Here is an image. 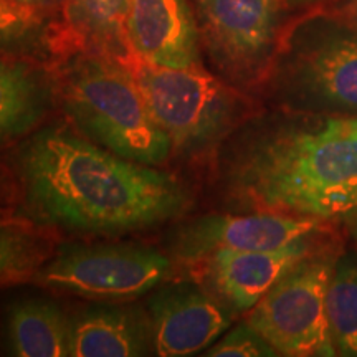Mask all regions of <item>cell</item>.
<instances>
[{
	"mask_svg": "<svg viewBox=\"0 0 357 357\" xmlns=\"http://www.w3.org/2000/svg\"><path fill=\"white\" fill-rule=\"evenodd\" d=\"M17 166L33 212L84 234L149 229L182 215L190 204L172 174L124 159L66 128L35 132Z\"/></svg>",
	"mask_w": 357,
	"mask_h": 357,
	"instance_id": "6da1fadb",
	"label": "cell"
},
{
	"mask_svg": "<svg viewBox=\"0 0 357 357\" xmlns=\"http://www.w3.org/2000/svg\"><path fill=\"white\" fill-rule=\"evenodd\" d=\"M255 211L349 220L357 213V118L310 114L253 137L231 169Z\"/></svg>",
	"mask_w": 357,
	"mask_h": 357,
	"instance_id": "7a4b0ae2",
	"label": "cell"
},
{
	"mask_svg": "<svg viewBox=\"0 0 357 357\" xmlns=\"http://www.w3.org/2000/svg\"><path fill=\"white\" fill-rule=\"evenodd\" d=\"M61 93L71 119L111 153L155 166L174 149L121 58L78 52L65 70Z\"/></svg>",
	"mask_w": 357,
	"mask_h": 357,
	"instance_id": "3957f363",
	"label": "cell"
},
{
	"mask_svg": "<svg viewBox=\"0 0 357 357\" xmlns=\"http://www.w3.org/2000/svg\"><path fill=\"white\" fill-rule=\"evenodd\" d=\"M280 77L294 109L357 118V25L344 15L303 22L288 40Z\"/></svg>",
	"mask_w": 357,
	"mask_h": 357,
	"instance_id": "277c9868",
	"label": "cell"
},
{
	"mask_svg": "<svg viewBox=\"0 0 357 357\" xmlns=\"http://www.w3.org/2000/svg\"><path fill=\"white\" fill-rule=\"evenodd\" d=\"M121 60L174 149H204L229 132L238 119L236 93L200 65L169 68L147 63L132 53Z\"/></svg>",
	"mask_w": 357,
	"mask_h": 357,
	"instance_id": "5b68a950",
	"label": "cell"
},
{
	"mask_svg": "<svg viewBox=\"0 0 357 357\" xmlns=\"http://www.w3.org/2000/svg\"><path fill=\"white\" fill-rule=\"evenodd\" d=\"M336 263L337 252L326 243L291 268L250 310L247 323L278 356H336L326 312Z\"/></svg>",
	"mask_w": 357,
	"mask_h": 357,
	"instance_id": "8992f818",
	"label": "cell"
},
{
	"mask_svg": "<svg viewBox=\"0 0 357 357\" xmlns=\"http://www.w3.org/2000/svg\"><path fill=\"white\" fill-rule=\"evenodd\" d=\"M171 273V258L158 250L100 245L65 248L40 268L33 280L95 300H129L154 289Z\"/></svg>",
	"mask_w": 357,
	"mask_h": 357,
	"instance_id": "52a82bcc",
	"label": "cell"
},
{
	"mask_svg": "<svg viewBox=\"0 0 357 357\" xmlns=\"http://www.w3.org/2000/svg\"><path fill=\"white\" fill-rule=\"evenodd\" d=\"M283 0H199L208 48L227 70L247 75L270 58L280 30Z\"/></svg>",
	"mask_w": 357,
	"mask_h": 357,
	"instance_id": "ba28073f",
	"label": "cell"
},
{
	"mask_svg": "<svg viewBox=\"0 0 357 357\" xmlns=\"http://www.w3.org/2000/svg\"><path fill=\"white\" fill-rule=\"evenodd\" d=\"M333 223L316 218L257 211L245 215L213 213L182 230L177 252L184 260L199 261L218 248L278 250L329 234Z\"/></svg>",
	"mask_w": 357,
	"mask_h": 357,
	"instance_id": "9c48e42d",
	"label": "cell"
},
{
	"mask_svg": "<svg viewBox=\"0 0 357 357\" xmlns=\"http://www.w3.org/2000/svg\"><path fill=\"white\" fill-rule=\"evenodd\" d=\"M149 307L155 354L164 357L192 356L208 349L234 321L229 306L195 284L162 289Z\"/></svg>",
	"mask_w": 357,
	"mask_h": 357,
	"instance_id": "30bf717a",
	"label": "cell"
},
{
	"mask_svg": "<svg viewBox=\"0 0 357 357\" xmlns=\"http://www.w3.org/2000/svg\"><path fill=\"white\" fill-rule=\"evenodd\" d=\"M318 245L319 236L278 250L218 248L199 261H204L205 280L218 300L234 312H245Z\"/></svg>",
	"mask_w": 357,
	"mask_h": 357,
	"instance_id": "8fae6325",
	"label": "cell"
},
{
	"mask_svg": "<svg viewBox=\"0 0 357 357\" xmlns=\"http://www.w3.org/2000/svg\"><path fill=\"white\" fill-rule=\"evenodd\" d=\"M124 30L129 52L147 63L200 65L197 25L187 0H129Z\"/></svg>",
	"mask_w": 357,
	"mask_h": 357,
	"instance_id": "7c38bea8",
	"label": "cell"
},
{
	"mask_svg": "<svg viewBox=\"0 0 357 357\" xmlns=\"http://www.w3.org/2000/svg\"><path fill=\"white\" fill-rule=\"evenodd\" d=\"M129 0H60L61 22L53 30V47L63 52L129 55L124 30Z\"/></svg>",
	"mask_w": 357,
	"mask_h": 357,
	"instance_id": "4fadbf2b",
	"label": "cell"
},
{
	"mask_svg": "<svg viewBox=\"0 0 357 357\" xmlns=\"http://www.w3.org/2000/svg\"><path fill=\"white\" fill-rule=\"evenodd\" d=\"M149 337L151 326L137 312L119 306L88 307L70 319L68 356H144Z\"/></svg>",
	"mask_w": 357,
	"mask_h": 357,
	"instance_id": "5bb4252c",
	"label": "cell"
},
{
	"mask_svg": "<svg viewBox=\"0 0 357 357\" xmlns=\"http://www.w3.org/2000/svg\"><path fill=\"white\" fill-rule=\"evenodd\" d=\"M52 88L26 61L0 56V144L26 136L50 109Z\"/></svg>",
	"mask_w": 357,
	"mask_h": 357,
	"instance_id": "9a60e30c",
	"label": "cell"
},
{
	"mask_svg": "<svg viewBox=\"0 0 357 357\" xmlns=\"http://www.w3.org/2000/svg\"><path fill=\"white\" fill-rule=\"evenodd\" d=\"M7 334L13 356H68L70 319L52 301L25 300L13 305L8 311Z\"/></svg>",
	"mask_w": 357,
	"mask_h": 357,
	"instance_id": "2e32d148",
	"label": "cell"
},
{
	"mask_svg": "<svg viewBox=\"0 0 357 357\" xmlns=\"http://www.w3.org/2000/svg\"><path fill=\"white\" fill-rule=\"evenodd\" d=\"M329 333L336 356L357 357V261L337 258L326 294Z\"/></svg>",
	"mask_w": 357,
	"mask_h": 357,
	"instance_id": "e0dca14e",
	"label": "cell"
},
{
	"mask_svg": "<svg viewBox=\"0 0 357 357\" xmlns=\"http://www.w3.org/2000/svg\"><path fill=\"white\" fill-rule=\"evenodd\" d=\"M47 255V240L19 223L0 222V287L33 278Z\"/></svg>",
	"mask_w": 357,
	"mask_h": 357,
	"instance_id": "ac0fdd59",
	"label": "cell"
},
{
	"mask_svg": "<svg viewBox=\"0 0 357 357\" xmlns=\"http://www.w3.org/2000/svg\"><path fill=\"white\" fill-rule=\"evenodd\" d=\"M212 357H271L278 356L273 347L248 323L238 324L207 349Z\"/></svg>",
	"mask_w": 357,
	"mask_h": 357,
	"instance_id": "d6986e66",
	"label": "cell"
},
{
	"mask_svg": "<svg viewBox=\"0 0 357 357\" xmlns=\"http://www.w3.org/2000/svg\"><path fill=\"white\" fill-rule=\"evenodd\" d=\"M42 24L40 8L19 3L15 0H0V47L20 42Z\"/></svg>",
	"mask_w": 357,
	"mask_h": 357,
	"instance_id": "ffe728a7",
	"label": "cell"
},
{
	"mask_svg": "<svg viewBox=\"0 0 357 357\" xmlns=\"http://www.w3.org/2000/svg\"><path fill=\"white\" fill-rule=\"evenodd\" d=\"M342 15H344L347 20H351L352 24L357 25V0H351V3L344 8V13H342Z\"/></svg>",
	"mask_w": 357,
	"mask_h": 357,
	"instance_id": "44dd1931",
	"label": "cell"
},
{
	"mask_svg": "<svg viewBox=\"0 0 357 357\" xmlns=\"http://www.w3.org/2000/svg\"><path fill=\"white\" fill-rule=\"evenodd\" d=\"M15 2H19V3H25V6H30V7L40 8V10H42V8L48 7V6H52V3L55 2V0H15Z\"/></svg>",
	"mask_w": 357,
	"mask_h": 357,
	"instance_id": "7402d4cb",
	"label": "cell"
},
{
	"mask_svg": "<svg viewBox=\"0 0 357 357\" xmlns=\"http://www.w3.org/2000/svg\"><path fill=\"white\" fill-rule=\"evenodd\" d=\"M7 185H8V177H7V172L3 171L2 167H0V199L6 197L7 195Z\"/></svg>",
	"mask_w": 357,
	"mask_h": 357,
	"instance_id": "603a6c76",
	"label": "cell"
},
{
	"mask_svg": "<svg viewBox=\"0 0 357 357\" xmlns=\"http://www.w3.org/2000/svg\"><path fill=\"white\" fill-rule=\"evenodd\" d=\"M344 225L347 227V230L351 231L352 238H354L356 243H357V213H356V215H352L349 220H346Z\"/></svg>",
	"mask_w": 357,
	"mask_h": 357,
	"instance_id": "cb8c5ba5",
	"label": "cell"
}]
</instances>
